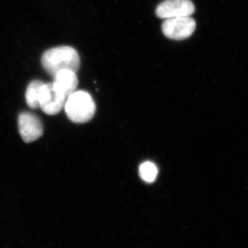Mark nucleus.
Instances as JSON below:
<instances>
[{"label":"nucleus","instance_id":"1","mask_svg":"<svg viewBox=\"0 0 248 248\" xmlns=\"http://www.w3.org/2000/svg\"><path fill=\"white\" fill-rule=\"evenodd\" d=\"M42 65L49 75L55 76L62 70L78 72L80 66L79 54L68 46L49 49L42 57Z\"/></svg>","mask_w":248,"mask_h":248},{"label":"nucleus","instance_id":"2","mask_svg":"<svg viewBox=\"0 0 248 248\" xmlns=\"http://www.w3.org/2000/svg\"><path fill=\"white\" fill-rule=\"evenodd\" d=\"M68 118L76 124H84L92 120L96 107L91 94L86 91H76L67 98L64 106Z\"/></svg>","mask_w":248,"mask_h":248},{"label":"nucleus","instance_id":"3","mask_svg":"<svg viewBox=\"0 0 248 248\" xmlns=\"http://www.w3.org/2000/svg\"><path fill=\"white\" fill-rule=\"evenodd\" d=\"M67 98L53 82L44 84L40 92V108L46 115H57L64 108Z\"/></svg>","mask_w":248,"mask_h":248},{"label":"nucleus","instance_id":"4","mask_svg":"<svg viewBox=\"0 0 248 248\" xmlns=\"http://www.w3.org/2000/svg\"><path fill=\"white\" fill-rule=\"evenodd\" d=\"M196 29L195 19L190 17H179L166 19L161 25L164 35L174 40H183L192 36Z\"/></svg>","mask_w":248,"mask_h":248},{"label":"nucleus","instance_id":"5","mask_svg":"<svg viewBox=\"0 0 248 248\" xmlns=\"http://www.w3.org/2000/svg\"><path fill=\"white\" fill-rule=\"evenodd\" d=\"M195 11V6L190 0H165L156 7V16L165 19L190 17Z\"/></svg>","mask_w":248,"mask_h":248},{"label":"nucleus","instance_id":"6","mask_svg":"<svg viewBox=\"0 0 248 248\" xmlns=\"http://www.w3.org/2000/svg\"><path fill=\"white\" fill-rule=\"evenodd\" d=\"M18 130L23 141L31 143L38 140L43 135V125L34 114L23 112L18 117Z\"/></svg>","mask_w":248,"mask_h":248},{"label":"nucleus","instance_id":"7","mask_svg":"<svg viewBox=\"0 0 248 248\" xmlns=\"http://www.w3.org/2000/svg\"><path fill=\"white\" fill-rule=\"evenodd\" d=\"M54 84L59 91L65 94L67 97L72 93L76 92L78 85V79L76 72L71 70H62L58 72L55 76Z\"/></svg>","mask_w":248,"mask_h":248},{"label":"nucleus","instance_id":"8","mask_svg":"<svg viewBox=\"0 0 248 248\" xmlns=\"http://www.w3.org/2000/svg\"><path fill=\"white\" fill-rule=\"evenodd\" d=\"M45 83L40 80H34L28 86L26 92V101L31 108L40 107V92L41 87Z\"/></svg>","mask_w":248,"mask_h":248},{"label":"nucleus","instance_id":"9","mask_svg":"<svg viewBox=\"0 0 248 248\" xmlns=\"http://www.w3.org/2000/svg\"><path fill=\"white\" fill-rule=\"evenodd\" d=\"M139 174L142 180L147 183L155 182L158 174V169L156 165L150 161L143 163L140 166Z\"/></svg>","mask_w":248,"mask_h":248}]
</instances>
